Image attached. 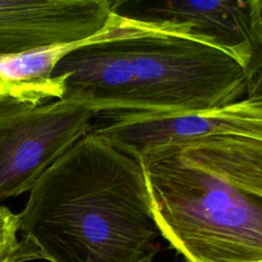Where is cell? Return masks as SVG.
I'll use <instances>...</instances> for the list:
<instances>
[{
	"label": "cell",
	"instance_id": "obj_1",
	"mask_svg": "<svg viewBox=\"0 0 262 262\" xmlns=\"http://www.w3.org/2000/svg\"><path fill=\"white\" fill-rule=\"evenodd\" d=\"M18 233L50 262H151L162 236L138 159L92 133L29 191Z\"/></svg>",
	"mask_w": 262,
	"mask_h": 262
},
{
	"label": "cell",
	"instance_id": "obj_2",
	"mask_svg": "<svg viewBox=\"0 0 262 262\" xmlns=\"http://www.w3.org/2000/svg\"><path fill=\"white\" fill-rule=\"evenodd\" d=\"M162 236L188 262H262V139L219 134L137 157Z\"/></svg>",
	"mask_w": 262,
	"mask_h": 262
},
{
	"label": "cell",
	"instance_id": "obj_3",
	"mask_svg": "<svg viewBox=\"0 0 262 262\" xmlns=\"http://www.w3.org/2000/svg\"><path fill=\"white\" fill-rule=\"evenodd\" d=\"M64 97L80 94L103 111L200 112L243 99L250 71L229 53L119 16L67 54L52 77Z\"/></svg>",
	"mask_w": 262,
	"mask_h": 262
},
{
	"label": "cell",
	"instance_id": "obj_4",
	"mask_svg": "<svg viewBox=\"0 0 262 262\" xmlns=\"http://www.w3.org/2000/svg\"><path fill=\"white\" fill-rule=\"evenodd\" d=\"M100 112L80 94L42 104L0 97V204L29 192Z\"/></svg>",
	"mask_w": 262,
	"mask_h": 262
},
{
	"label": "cell",
	"instance_id": "obj_5",
	"mask_svg": "<svg viewBox=\"0 0 262 262\" xmlns=\"http://www.w3.org/2000/svg\"><path fill=\"white\" fill-rule=\"evenodd\" d=\"M89 133L137 159L146 148L219 134L262 139V108L243 98L200 112L111 110L97 114Z\"/></svg>",
	"mask_w": 262,
	"mask_h": 262
},
{
	"label": "cell",
	"instance_id": "obj_6",
	"mask_svg": "<svg viewBox=\"0 0 262 262\" xmlns=\"http://www.w3.org/2000/svg\"><path fill=\"white\" fill-rule=\"evenodd\" d=\"M113 11L156 30L219 48L235 57L251 76L261 67L251 35L249 1L116 0Z\"/></svg>",
	"mask_w": 262,
	"mask_h": 262
},
{
	"label": "cell",
	"instance_id": "obj_7",
	"mask_svg": "<svg viewBox=\"0 0 262 262\" xmlns=\"http://www.w3.org/2000/svg\"><path fill=\"white\" fill-rule=\"evenodd\" d=\"M114 16L111 0H0V53L85 40Z\"/></svg>",
	"mask_w": 262,
	"mask_h": 262
},
{
	"label": "cell",
	"instance_id": "obj_8",
	"mask_svg": "<svg viewBox=\"0 0 262 262\" xmlns=\"http://www.w3.org/2000/svg\"><path fill=\"white\" fill-rule=\"evenodd\" d=\"M90 38L19 53H0V97L32 104L63 98L67 76L53 78L52 73L67 54Z\"/></svg>",
	"mask_w": 262,
	"mask_h": 262
},
{
	"label": "cell",
	"instance_id": "obj_9",
	"mask_svg": "<svg viewBox=\"0 0 262 262\" xmlns=\"http://www.w3.org/2000/svg\"><path fill=\"white\" fill-rule=\"evenodd\" d=\"M18 214L0 205V262L35 259L33 250L17 238Z\"/></svg>",
	"mask_w": 262,
	"mask_h": 262
},
{
	"label": "cell",
	"instance_id": "obj_10",
	"mask_svg": "<svg viewBox=\"0 0 262 262\" xmlns=\"http://www.w3.org/2000/svg\"><path fill=\"white\" fill-rule=\"evenodd\" d=\"M249 10L251 35L262 66V0L249 1Z\"/></svg>",
	"mask_w": 262,
	"mask_h": 262
},
{
	"label": "cell",
	"instance_id": "obj_11",
	"mask_svg": "<svg viewBox=\"0 0 262 262\" xmlns=\"http://www.w3.org/2000/svg\"><path fill=\"white\" fill-rule=\"evenodd\" d=\"M244 98L262 108V66L251 76Z\"/></svg>",
	"mask_w": 262,
	"mask_h": 262
},
{
	"label": "cell",
	"instance_id": "obj_12",
	"mask_svg": "<svg viewBox=\"0 0 262 262\" xmlns=\"http://www.w3.org/2000/svg\"><path fill=\"white\" fill-rule=\"evenodd\" d=\"M9 262H24V261L19 260V259H15V260H12V261H9Z\"/></svg>",
	"mask_w": 262,
	"mask_h": 262
},
{
	"label": "cell",
	"instance_id": "obj_13",
	"mask_svg": "<svg viewBox=\"0 0 262 262\" xmlns=\"http://www.w3.org/2000/svg\"><path fill=\"white\" fill-rule=\"evenodd\" d=\"M184 262H188V261H186V260H185V261H184Z\"/></svg>",
	"mask_w": 262,
	"mask_h": 262
}]
</instances>
